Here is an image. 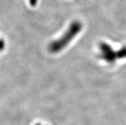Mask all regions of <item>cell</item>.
I'll list each match as a JSON object with an SVG mask.
<instances>
[{"label":"cell","instance_id":"cell-1","mask_svg":"<svg viewBox=\"0 0 126 125\" xmlns=\"http://www.w3.org/2000/svg\"><path fill=\"white\" fill-rule=\"evenodd\" d=\"M47 125V124H44V123H36V125Z\"/></svg>","mask_w":126,"mask_h":125}]
</instances>
